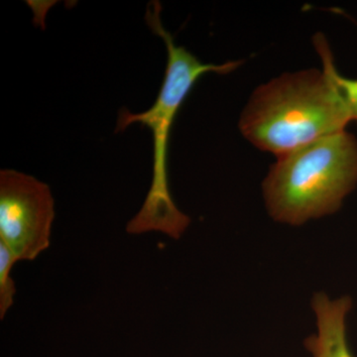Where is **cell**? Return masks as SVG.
<instances>
[{"instance_id": "6da1fadb", "label": "cell", "mask_w": 357, "mask_h": 357, "mask_svg": "<svg viewBox=\"0 0 357 357\" xmlns=\"http://www.w3.org/2000/svg\"><path fill=\"white\" fill-rule=\"evenodd\" d=\"M146 23L154 34L166 45L167 66L158 96L149 109L133 114L122 109L117 119L115 132L126 130L131 124H141L153 133V176L146 199L139 211L126 225L131 236L160 232L173 239L184 234L191 218L174 203L169 189L168 147L171 130L178 110L199 77L208 73L229 74L243 61H229L220 65L204 64L183 46H177L172 35L161 20V4L151 1L147 6Z\"/></svg>"}, {"instance_id": "7a4b0ae2", "label": "cell", "mask_w": 357, "mask_h": 357, "mask_svg": "<svg viewBox=\"0 0 357 357\" xmlns=\"http://www.w3.org/2000/svg\"><path fill=\"white\" fill-rule=\"evenodd\" d=\"M351 119L325 70L284 74L253 91L239 129L258 149L278 157L345 130Z\"/></svg>"}, {"instance_id": "3957f363", "label": "cell", "mask_w": 357, "mask_h": 357, "mask_svg": "<svg viewBox=\"0 0 357 357\" xmlns=\"http://www.w3.org/2000/svg\"><path fill=\"white\" fill-rule=\"evenodd\" d=\"M357 185V140L338 131L277 158L263 182L269 215L302 225L332 215Z\"/></svg>"}, {"instance_id": "277c9868", "label": "cell", "mask_w": 357, "mask_h": 357, "mask_svg": "<svg viewBox=\"0 0 357 357\" xmlns=\"http://www.w3.org/2000/svg\"><path fill=\"white\" fill-rule=\"evenodd\" d=\"M55 201L50 187L16 170L0 171V241L18 261H33L51 244Z\"/></svg>"}, {"instance_id": "5b68a950", "label": "cell", "mask_w": 357, "mask_h": 357, "mask_svg": "<svg viewBox=\"0 0 357 357\" xmlns=\"http://www.w3.org/2000/svg\"><path fill=\"white\" fill-rule=\"evenodd\" d=\"M317 321V333L305 340L312 357H356L347 337V317L352 300L347 296L330 299L325 293H317L312 301Z\"/></svg>"}, {"instance_id": "8992f818", "label": "cell", "mask_w": 357, "mask_h": 357, "mask_svg": "<svg viewBox=\"0 0 357 357\" xmlns=\"http://www.w3.org/2000/svg\"><path fill=\"white\" fill-rule=\"evenodd\" d=\"M314 45L321 57L323 70L328 73L335 84L351 121L356 122L357 124V79L344 77L338 73L330 45L323 34L314 35Z\"/></svg>"}, {"instance_id": "52a82bcc", "label": "cell", "mask_w": 357, "mask_h": 357, "mask_svg": "<svg viewBox=\"0 0 357 357\" xmlns=\"http://www.w3.org/2000/svg\"><path fill=\"white\" fill-rule=\"evenodd\" d=\"M16 260L10 250L0 241V319H3L7 312L14 305L16 287L11 271Z\"/></svg>"}]
</instances>
